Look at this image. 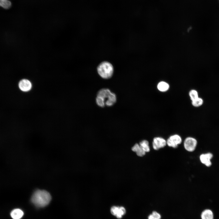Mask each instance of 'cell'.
<instances>
[{"label": "cell", "mask_w": 219, "mask_h": 219, "mask_svg": "<svg viewBox=\"0 0 219 219\" xmlns=\"http://www.w3.org/2000/svg\"><path fill=\"white\" fill-rule=\"evenodd\" d=\"M11 5V2L9 0H0V6L5 9L10 8Z\"/></svg>", "instance_id": "5bb4252c"}, {"label": "cell", "mask_w": 219, "mask_h": 219, "mask_svg": "<svg viewBox=\"0 0 219 219\" xmlns=\"http://www.w3.org/2000/svg\"><path fill=\"white\" fill-rule=\"evenodd\" d=\"M119 207L113 206L110 209V212L111 214L114 216H116L117 214Z\"/></svg>", "instance_id": "d6986e66"}, {"label": "cell", "mask_w": 219, "mask_h": 219, "mask_svg": "<svg viewBox=\"0 0 219 219\" xmlns=\"http://www.w3.org/2000/svg\"><path fill=\"white\" fill-rule=\"evenodd\" d=\"M182 141V138L179 135L176 134L170 136L167 140L166 144L169 147L176 148Z\"/></svg>", "instance_id": "5b68a950"}, {"label": "cell", "mask_w": 219, "mask_h": 219, "mask_svg": "<svg viewBox=\"0 0 219 219\" xmlns=\"http://www.w3.org/2000/svg\"><path fill=\"white\" fill-rule=\"evenodd\" d=\"M24 214L23 211L19 209H15L12 210L10 216L13 219H20Z\"/></svg>", "instance_id": "9c48e42d"}, {"label": "cell", "mask_w": 219, "mask_h": 219, "mask_svg": "<svg viewBox=\"0 0 219 219\" xmlns=\"http://www.w3.org/2000/svg\"><path fill=\"white\" fill-rule=\"evenodd\" d=\"M97 96L101 97L104 101L105 105L111 106L113 105L116 101V96L113 92L106 88L100 90L97 93Z\"/></svg>", "instance_id": "3957f363"}, {"label": "cell", "mask_w": 219, "mask_h": 219, "mask_svg": "<svg viewBox=\"0 0 219 219\" xmlns=\"http://www.w3.org/2000/svg\"><path fill=\"white\" fill-rule=\"evenodd\" d=\"M139 145L146 152L150 151V149L148 141L146 140H142L140 142Z\"/></svg>", "instance_id": "4fadbf2b"}, {"label": "cell", "mask_w": 219, "mask_h": 219, "mask_svg": "<svg viewBox=\"0 0 219 219\" xmlns=\"http://www.w3.org/2000/svg\"><path fill=\"white\" fill-rule=\"evenodd\" d=\"M157 88L160 91L164 92L169 90V85L167 82L164 81H161L159 82L157 85Z\"/></svg>", "instance_id": "7c38bea8"}, {"label": "cell", "mask_w": 219, "mask_h": 219, "mask_svg": "<svg viewBox=\"0 0 219 219\" xmlns=\"http://www.w3.org/2000/svg\"><path fill=\"white\" fill-rule=\"evenodd\" d=\"M161 218L160 214L156 211H152L148 217V219H161Z\"/></svg>", "instance_id": "2e32d148"}, {"label": "cell", "mask_w": 219, "mask_h": 219, "mask_svg": "<svg viewBox=\"0 0 219 219\" xmlns=\"http://www.w3.org/2000/svg\"><path fill=\"white\" fill-rule=\"evenodd\" d=\"M97 71L102 78L108 79L112 76L114 71L113 67L111 64L106 61L101 63L98 66Z\"/></svg>", "instance_id": "7a4b0ae2"}, {"label": "cell", "mask_w": 219, "mask_h": 219, "mask_svg": "<svg viewBox=\"0 0 219 219\" xmlns=\"http://www.w3.org/2000/svg\"><path fill=\"white\" fill-rule=\"evenodd\" d=\"M20 89L23 92H27L30 90L32 88V84L30 82L26 79L21 80L19 84Z\"/></svg>", "instance_id": "ba28073f"}, {"label": "cell", "mask_w": 219, "mask_h": 219, "mask_svg": "<svg viewBox=\"0 0 219 219\" xmlns=\"http://www.w3.org/2000/svg\"><path fill=\"white\" fill-rule=\"evenodd\" d=\"M51 199L50 194L44 190L37 189L33 194L31 200L36 207H44L49 204Z\"/></svg>", "instance_id": "6da1fadb"}, {"label": "cell", "mask_w": 219, "mask_h": 219, "mask_svg": "<svg viewBox=\"0 0 219 219\" xmlns=\"http://www.w3.org/2000/svg\"><path fill=\"white\" fill-rule=\"evenodd\" d=\"M203 99L200 97L192 101V105L195 107L200 106L203 105Z\"/></svg>", "instance_id": "9a60e30c"}, {"label": "cell", "mask_w": 219, "mask_h": 219, "mask_svg": "<svg viewBox=\"0 0 219 219\" xmlns=\"http://www.w3.org/2000/svg\"><path fill=\"white\" fill-rule=\"evenodd\" d=\"M132 150L133 151L135 152L138 156L140 157L144 156L146 153V152L138 144H136L132 147Z\"/></svg>", "instance_id": "8fae6325"}, {"label": "cell", "mask_w": 219, "mask_h": 219, "mask_svg": "<svg viewBox=\"0 0 219 219\" xmlns=\"http://www.w3.org/2000/svg\"><path fill=\"white\" fill-rule=\"evenodd\" d=\"M201 219H214V215L212 211L209 209L204 210L201 214Z\"/></svg>", "instance_id": "30bf717a"}, {"label": "cell", "mask_w": 219, "mask_h": 219, "mask_svg": "<svg viewBox=\"0 0 219 219\" xmlns=\"http://www.w3.org/2000/svg\"><path fill=\"white\" fill-rule=\"evenodd\" d=\"M189 96L191 101L199 97L197 91L195 89H192L189 92Z\"/></svg>", "instance_id": "e0dca14e"}, {"label": "cell", "mask_w": 219, "mask_h": 219, "mask_svg": "<svg viewBox=\"0 0 219 219\" xmlns=\"http://www.w3.org/2000/svg\"><path fill=\"white\" fill-rule=\"evenodd\" d=\"M166 141L163 138L160 137H156L153 140V148L155 150L164 147L166 144Z\"/></svg>", "instance_id": "8992f818"}, {"label": "cell", "mask_w": 219, "mask_h": 219, "mask_svg": "<svg viewBox=\"0 0 219 219\" xmlns=\"http://www.w3.org/2000/svg\"><path fill=\"white\" fill-rule=\"evenodd\" d=\"M126 211L125 208L123 207H119V210L116 217L118 219H121L125 214Z\"/></svg>", "instance_id": "ac0fdd59"}, {"label": "cell", "mask_w": 219, "mask_h": 219, "mask_svg": "<svg viewBox=\"0 0 219 219\" xmlns=\"http://www.w3.org/2000/svg\"><path fill=\"white\" fill-rule=\"evenodd\" d=\"M197 144V141L196 139L191 137L186 138L184 142L185 148L187 151L192 152L195 149Z\"/></svg>", "instance_id": "277c9868"}, {"label": "cell", "mask_w": 219, "mask_h": 219, "mask_svg": "<svg viewBox=\"0 0 219 219\" xmlns=\"http://www.w3.org/2000/svg\"><path fill=\"white\" fill-rule=\"evenodd\" d=\"M213 155L210 153L203 154L200 155V159L201 162L207 167H210L212 165L211 160Z\"/></svg>", "instance_id": "52a82bcc"}]
</instances>
